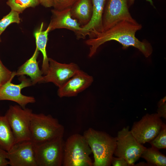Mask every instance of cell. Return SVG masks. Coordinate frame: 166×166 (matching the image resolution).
Returning <instances> with one entry per match:
<instances>
[{"instance_id":"277c9868","label":"cell","mask_w":166,"mask_h":166,"mask_svg":"<svg viewBox=\"0 0 166 166\" xmlns=\"http://www.w3.org/2000/svg\"><path fill=\"white\" fill-rule=\"evenodd\" d=\"M92 150L83 135L75 134L65 142L63 166H92Z\"/></svg>"},{"instance_id":"7c38bea8","label":"cell","mask_w":166,"mask_h":166,"mask_svg":"<svg viewBox=\"0 0 166 166\" xmlns=\"http://www.w3.org/2000/svg\"><path fill=\"white\" fill-rule=\"evenodd\" d=\"M49 61V68L46 74L43 77L42 83L52 82L59 88L80 69L74 63H61L50 58Z\"/></svg>"},{"instance_id":"9a60e30c","label":"cell","mask_w":166,"mask_h":166,"mask_svg":"<svg viewBox=\"0 0 166 166\" xmlns=\"http://www.w3.org/2000/svg\"><path fill=\"white\" fill-rule=\"evenodd\" d=\"M51 12L52 17L48 26L50 31L64 28L72 30L76 34L81 30L82 28L81 25L72 16L70 8L62 10L54 9Z\"/></svg>"},{"instance_id":"44dd1931","label":"cell","mask_w":166,"mask_h":166,"mask_svg":"<svg viewBox=\"0 0 166 166\" xmlns=\"http://www.w3.org/2000/svg\"><path fill=\"white\" fill-rule=\"evenodd\" d=\"M6 3L11 10L22 13L28 7H34L40 3L39 0H8Z\"/></svg>"},{"instance_id":"3957f363","label":"cell","mask_w":166,"mask_h":166,"mask_svg":"<svg viewBox=\"0 0 166 166\" xmlns=\"http://www.w3.org/2000/svg\"><path fill=\"white\" fill-rule=\"evenodd\" d=\"M64 128L50 115L32 113L30 121V140L36 144L63 137Z\"/></svg>"},{"instance_id":"4316f807","label":"cell","mask_w":166,"mask_h":166,"mask_svg":"<svg viewBox=\"0 0 166 166\" xmlns=\"http://www.w3.org/2000/svg\"><path fill=\"white\" fill-rule=\"evenodd\" d=\"M111 164L113 166H129L127 161L122 157H115L113 156L111 160Z\"/></svg>"},{"instance_id":"7402d4cb","label":"cell","mask_w":166,"mask_h":166,"mask_svg":"<svg viewBox=\"0 0 166 166\" xmlns=\"http://www.w3.org/2000/svg\"><path fill=\"white\" fill-rule=\"evenodd\" d=\"M19 13L15 11L11 10L4 17L0 20V34H1L6 27L10 24L20 22Z\"/></svg>"},{"instance_id":"7a4b0ae2","label":"cell","mask_w":166,"mask_h":166,"mask_svg":"<svg viewBox=\"0 0 166 166\" xmlns=\"http://www.w3.org/2000/svg\"><path fill=\"white\" fill-rule=\"evenodd\" d=\"M83 136L93 154V166H110L116 146V137L92 128L85 131Z\"/></svg>"},{"instance_id":"e0dca14e","label":"cell","mask_w":166,"mask_h":166,"mask_svg":"<svg viewBox=\"0 0 166 166\" xmlns=\"http://www.w3.org/2000/svg\"><path fill=\"white\" fill-rule=\"evenodd\" d=\"M70 11L72 17L82 26L86 25L89 22L92 16L91 0H78L70 8Z\"/></svg>"},{"instance_id":"603a6c76","label":"cell","mask_w":166,"mask_h":166,"mask_svg":"<svg viewBox=\"0 0 166 166\" xmlns=\"http://www.w3.org/2000/svg\"><path fill=\"white\" fill-rule=\"evenodd\" d=\"M152 146L158 149L166 148V125L163 123L161 128L156 136L149 142Z\"/></svg>"},{"instance_id":"d4e9b609","label":"cell","mask_w":166,"mask_h":166,"mask_svg":"<svg viewBox=\"0 0 166 166\" xmlns=\"http://www.w3.org/2000/svg\"><path fill=\"white\" fill-rule=\"evenodd\" d=\"M54 9L62 10L71 8L78 0H52Z\"/></svg>"},{"instance_id":"8992f818","label":"cell","mask_w":166,"mask_h":166,"mask_svg":"<svg viewBox=\"0 0 166 166\" xmlns=\"http://www.w3.org/2000/svg\"><path fill=\"white\" fill-rule=\"evenodd\" d=\"M116 139L115 156L123 158L129 166L134 165L146 148L139 143L132 135L128 126L118 131Z\"/></svg>"},{"instance_id":"ac0fdd59","label":"cell","mask_w":166,"mask_h":166,"mask_svg":"<svg viewBox=\"0 0 166 166\" xmlns=\"http://www.w3.org/2000/svg\"><path fill=\"white\" fill-rule=\"evenodd\" d=\"M43 23H42L39 29L34 33L36 40V47L40 51L43 55V59L41 70L43 74L45 75L49 67V61L46 51V46L48 40V36L50 31L48 26L46 29L43 30Z\"/></svg>"},{"instance_id":"52a82bcc","label":"cell","mask_w":166,"mask_h":166,"mask_svg":"<svg viewBox=\"0 0 166 166\" xmlns=\"http://www.w3.org/2000/svg\"><path fill=\"white\" fill-rule=\"evenodd\" d=\"M65 142L61 137L34 144L37 166H62Z\"/></svg>"},{"instance_id":"5b68a950","label":"cell","mask_w":166,"mask_h":166,"mask_svg":"<svg viewBox=\"0 0 166 166\" xmlns=\"http://www.w3.org/2000/svg\"><path fill=\"white\" fill-rule=\"evenodd\" d=\"M31 109L20 105H10L5 115L14 136L16 143L30 140Z\"/></svg>"},{"instance_id":"30bf717a","label":"cell","mask_w":166,"mask_h":166,"mask_svg":"<svg viewBox=\"0 0 166 166\" xmlns=\"http://www.w3.org/2000/svg\"><path fill=\"white\" fill-rule=\"evenodd\" d=\"M7 156L11 166H37L34 144L30 140L16 143Z\"/></svg>"},{"instance_id":"d6986e66","label":"cell","mask_w":166,"mask_h":166,"mask_svg":"<svg viewBox=\"0 0 166 166\" xmlns=\"http://www.w3.org/2000/svg\"><path fill=\"white\" fill-rule=\"evenodd\" d=\"M15 143L14 136L6 117L0 115V148L8 152Z\"/></svg>"},{"instance_id":"5bb4252c","label":"cell","mask_w":166,"mask_h":166,"mask_svg":"<svg viewBox=\"0 0 166 166\" xmlns=\"http://www.w3.org/2000/svg\"><path fill=\"white\" fill-rule=\"evenodd\" d=\"M93 81V77L79 70L71 78L58 88L57 94L60 97L76 96L88 88Z\"/></svg>"},{"instance_id":"8fae6325","label":"cell","mask_w":166,"mask_h":166,"mask_svg":"<svg viewBox=\"0 0 166 166\" xmlns=\"http://www.w3.org/2000/svg\"><path fill=\"white\" fill-rule=\"evenodd\" d=\"M10 80L0 88V101L8 100L15 102L23 108L29 103L35 102L34 97L27 96L22 94L21 90L25 87L33 85L30 79L26 78L24 75L21 76L19 84L11 82Z\"/></svg>"},{"instance_id":"ffe728a7","label":"cell","mask_w":166,"mask_h":166,"mask_svg":"<svg viewBox=\"0 0 166 166\" xmlns=\"http://www.w3.org/2000/svg\"><path fill=\"white\" fill-rule=\"evenodd\" d=\"M140 157L144 159L149 166H166V156L152 146L146 148Z\"/></svg>"},{"instance_id":"83f0119b","label":"cell","mask_w":166,"mask_h":166,"mask_svg":"<svg viewBox=\"0 0 166 166\" xmlns=\"http://www.w3.org/2000/svg\"><path fill=\"white\" fill-rule=\"evenodd\" d=\"M8 165L7 152L0 148V166H7Z\"/></svg>"},{"instance_id":"ba28073f","label":"cell","mask_w":166,"mask_h":166,"mask_svg":"<svg viewBox=\"0 0 166 166\" xmlns=\"http://www.w3.org/2000/svg\"><path fill=\"white\" fill-rule=\"evenodd\" d=\"M163 123L157 113H147L133 123L130 131L139 143L144 144L149 142L156 136Z\"/></svg>"},{"instance_id":"cb8c5ba5","label":"cell","mask_w":166,"mask_h":166,"mask_svg":"<svg viewBox=\"0 0 166 166\" xmlns=\"http://www.w3.org/2000/svg\"><path fill=\"white\" fill-rule=\"evenodd\" d=\"M15 73L5 66L0 59V88L8 81L12 80L15 76Z\"/></svg>"},{"instance_id":"4fadbf2b","label":"cell","mask_w":166,"mask_h":166,"mask_svg":"<svg viewBox=\"0 0 166 166\" xmlns=\"http://www.w3.org/2000/svg\"><path fill=\"white\" fill-rule=\"evenodd\" d=\"M91 1L93 9L91 18L88 24L82 26L81 30L76 34L78 38H84L87 35L93 38L103 31L102 17L106 0Z\"/></svg>"},{"instance_id":"484cf974","label":"cell","mask_w":166,"mask_h":166,"mask_svg":"<svg viewBox=\"0 0 166 166\" xmlns=\"http://www.w3.org/2000/svg\"><path fill=\"white\" fill-rule=\"evenodd\" d=\"M166 98L161 99L158 103V109L157 110L158 115L160 117L166 118Z\"/></svg>"},{"instance_id":"6da1fadb","label":"cell","mask_w":166,"mask_h":166,"mask_svg":"<svg viewBox=\"0 0 166 166\" xmlns=\"http://www.w3.org/2000/svg\"><path fill=\"white\" fill-rule=\"evenodd\" d=\"M142 25L126 21L119 22L115 26L101 33L94 38L87 40L86 44L90 46L89 56L91 57L96 53L98 48L105 43L111 40L116 41L121 44L125 49L132 46L136 48L148 57L152 53V47L146 40L140 41L135 36L136 32L140 30Z\"/></svg>"},{"instance_id":"4dcf8cb0","label":"cell","mask_w":166,"mask_h":166,"mask_svg":"<svg viewBox=\"0 0 166 166\" xmlns=\"http://www.w3.org/2000/svg\"><path fill=\"white\" fill-rule=\"evenodd\" d=\"M0 35H1V34H0ZM1 39H0V42H1Z\"/></svg>"},{"instance_id":"f1b7e54d","label":"cell","mask_w":166,"mask_h":166,"mask_svg":"<svg viewBox=\"0 0 166 166\" xmlns=\"http://www.w3.org/2000/svg\"><path fill=\"white\" fill-rule=\"evenodd\" d=\"M40 3L45 7H50L53 6L52 0H39Z\"/></svg>"},{"instance_id":"2e32d148","label":"cell","mask_w":166,"mask_h":166,"mask_svg":"<svg viewBox=\"0 0 166 166\" xmlns=\"http://www.w3.org/2000/svg\"><path fill=\"white\" fill-rule=\"evenodd\" d=\"M39 51L36 47L32 56L21 66L17 72L15 76H21L25 75L29 76L33 85L37 83H42L43 79L42 72L40 70L37 59Z\"/></svg>"},{"instance_id":"9c48e42d","label":"cell","mask_w":166,"mask_h":166,"mask_svg":"<svg viewBox=\"0 0 166 166\" xmlns=\"http://www.w3.org/2000/svg\"><path fill=\"white\" fill-rule=\"evenodd\" d=\"M123 21L138 23L129 12L127 0H106L102 17L103 31Z\"/></svg>"},{"instance_id":"f546056e","label":"cell","mask_w":166,"mask_h":166,"mask_svg":"<svg viewBox=\"0 0 166 166\" xmlns=\"http://www.w3.org/2000/svg\"><path fill=\"white\" fill-rule=\"evenodd\" d=\"M135 0H127L128 7L134 3ZM146 1L148 2L152 6H154L152 0H146Z\"/></svg>"}]
</instances>
